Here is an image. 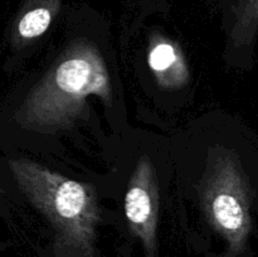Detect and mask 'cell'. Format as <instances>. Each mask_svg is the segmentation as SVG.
I'll use <instances>...</instances> for the list:
<instances>
[{
    "label": "cell",
    "mask_w": 258,
    "mask_h": 257,
    "mask_svg": "<svg viewBox=\"0 0 258 257\" xmlns=\"http://www.w3.org/2000/svg\"><path fill=\"white\" fill-rule=\"evenodd\" d=\"M91 95L112 106V85L102 54L88 40H76L30 91L18 121L40 133L64 130L80 117Z\"/></svg>",
    "instance_id": "1"
},
{
    "label": "cell",
    "mask_w": 258,
    "mask_h": 257,
    "mask_svg": "<svg viewBox=\"0 0 258 257\" xmlns=\"http://www.w3.org/2000/svg\"><path fill=\"white\" fill-rule=\"evenodd\" d=\"M10 166L25 196L52 223L55 248L67 256L93 257L101 221L95 186L33 161L13 160Z\"/></svg>",
    "instance_id": "2"
},
{
    "label": "cell",
    "mask_w": 258,
    "mask_h": 257,
    "mask_svg": "<svg viewBox=\"0 0 258 257\" xmlns=\"http://www.w3.org/2000/svg\"><path fill=\"white\" fill-rule=\"evenodd\" d=\"M198 191L207 222L227 242L226 257L243 253L252 231V189L238 156L223 148L209 151Z\"/></svg>",
    "instance_id": "3"
},
{
    "label": "cell",
    "mask_w": 258,
    "mask_h": 257,
    "mask_svg": "<svg viewBox=\"0 0 258 257\" xmlns=\"http://www.w3.org/2000/svg\"><path fill=\"white\" fill-rule=\"evenodd\" d=\"M159 185L155 168L146 156L138 161L125 194V216L131 232L143 243L146 257H156Z\"/></svg>",
    "instance_id": "4"
},
{
    "label": "cell",
    "mask_w": 258,
    "mask_h": 257,
    "mask_svg": "<svg viewBox=\"0 0 258 257\" xmlns=\"http://www.w3.org/2000/svg\"><path fill=\"white\" fill-rule=\"evenodd\" d=\"M149 66L161 88H179L189 81V70L181 49L173 40L158 35L151 39Z\"/></svg>",
    "instance_id": "5"
},
{
    "label": "cell",
    "mask_w": 258,
    "mask_h": 257,
    "mask_svg": "<svg viewBox=\"0 0 258 257\" xmlns=\"http://www.w3.org/2000/svg\"><path fill=\"white\" fill-rule=\"evenodd\" d=\"M62 4L63 0H28L15 24V39L28 43L44 34Z\"/></svg>",
    "instance_id": "6"
},
{
    "label": "cell",
    "mask_w": 258,
    "mask_h": 257,
    "mask_svg": "<svg viewBox=\"0 0 258 257\" xmlns=\"http://www.w3.org/2000/svg\"><path fill=\"white\" fill-rule=\"evenodd\" d=\"M229 40L234 48L252 45L258 30V0H227Z\"/></svg>",
    "instance_id": "7"
}]
</instances>
